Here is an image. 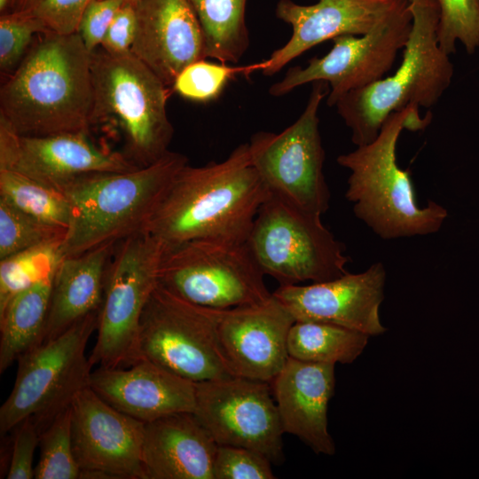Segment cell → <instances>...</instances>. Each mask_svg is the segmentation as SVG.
<instances>
[{
	"instance_id": "obj_35",
	"label": "cell",
	"mask_w": 479,
	"mask_h": 479,
	"mask_svg": "<svg viewBox=\"0 0 479 479\" xmlns=\"http://www.w3.org/2000/svg\"><path fill=\"white\" fill-rule=\"evenodd\" d=\"M271 460L263 454L240 446L217 445L214 479H273Z\"/></svg>"
},
{
	"instance_id": "obj_27",
	"label": "cell",
	"mask_w": 479,
	"mask_h": 479,
	"mask_svg": "<svg viewBox=\"0 0 479 479\" xmlns=\"http://www.w3.org/2000/svg\"><path fill=\"white\" fill-rule=\"evenodd\" d=\"M369 335L335 324L294 321L287 336L288 356L299 360L350 364L363 352Z\"/></svg>"
},
{
	"instance_id": "obj_43",
	"label": "cell",
	"mask_w": 479,
	"mask_h": 479,
	"mask_svg": "<svg viewBox=\"0 0 479 479\" xmlns=\"http://www.w3.org/2000/svg\"><path fill=\"white\" fill-rule=\"evenodd\" d=\"M407 1L409 4H412V3H415V2H420L421 0H405Z\"/></svg>"
},
{
	"instance_id": "obj_10",
	"label": "cell",
	"mask_w": 479,
	"mask_h": 479,
	"mask_svg": "<svg viewBox=\"0 0 479 479\" xmlns=\"http://www.w3.org/2000/svg\"><path fill=\"white\" fill-rule=\"evenodd\" d=\"M165 245L145 231L115 245L106 278L92 366L125 367L137 361L144 309L159 283Z\"/></svg>"
},
{
	"instance_id": "obj_4",
	"label": "cell",
	"mask_w": 479,
	"mask_h": 479,
	"mask_svg": "<svg viewBox=\"0 0 479 479\" xmlns=\"http://www.w3.org/2000/svg\"><path fill=\"white\" fill-rule=\"evenodd\" d=\"M187 164L185 155L169 150L145 167L70 180L61 189L71 206L63 256L117 244L144 231L175 176Z\"/></svg>"
},
{
	"instance_id": "obj_3",
	"label": "cell",
	"mask_w": 479,
	"mask_h": 479,
	"mask_svg": "<svg viewBox=\"0 0 479 479\" xmlns=\"http://www.w3.org/2000/svg\"><path fill=\"white\" fill-rule=\"evenodd\" d=\"M428 122L420 118L418 107L406 106L386 119L374 140L337 157L349 171L345 197L355 216L382 240L436 233L448 216L433 200L419 205L412 172L397 160L401 131L422 130Z\"/></svg>"
},
{
	"instance_id": "obj_19",
	"label": "cell",
	"mask_w": 479,
	"mask_h": 479,
	"mask_svg": "<svg viewBox=\"0 0 479 479\" xmlns=\"http://www.w3.org/2000/svg\"><path fill=\"white\" fill-rule=\"evenodd\" d=\"M405 0H318L311 5L279 0L277 17L292 27L290 39L260 62L271 76L312 47L342 35H362L378 26Z\"/></svg>"
},
{
	"instance_id": "obj_18",
	"label": "cell",
	"mask_w": 479,
	"mask_h": 479,
	"mask_svg": "<svg viewBox=\"0 0 479 479\" xmlns=\"http://www.w3.org/2000/svg\"><path fill=\"white\" fill-rule=\"evenodd\" d=\"M386 269L377 262L360 273H346L310 285H280L272 294L295 321L339 325L370 335L382 334L379 310L384 299Z\"/></svg>"
},
{
	"instance_id": "obj_38",
	"label": "cell",
	"mask_w": 479,
	"mask_h": 479,
	"mask_svg": "<svg viewBox=\"0 0 479 479\" xmlns=\"http://www.w3.org/2000/svg\"><path fill=\"white\" fill-rule=\"evenodd\" d=\"M125 0H92L85 9L77 33L89 51L98 48Z\"/></svg>"
},
{
	"instance_id": "obj_40",
	"label": "cell",
	"mask_w": 479,
	"mask_h": 479,
	"mask_svg": "<svg viewBox=\"0 0 479 479\" xmlns=\"http://www.w3.org/2000/svg\"><path fill=\"white\" fill-rule=\"evenodd\" d=\"M42 1L43 0H14V8L12 12L31 10Z\"/></svg>"
},
{
	"instance_id": "obj_11",
	"label": "cell",
	"mask_w": 479,
	"mask_h": 479,
	"mask_svg": "<svg viewBox=\"0 0 479 479\" xmlns=\"http://www.w3.org/2000/svg\"><path fill=\"white\" fill-rule=\"evenodd\" d=\"M328 88L325 82H312L306 106L294 123L279 133L258 131L248 143L252 163L271 195L319 216L330 204L318 118Z\"/></svg>"
},
{
	"instance_id": "obj_29",
	"label": "cell",
	"mask_w": 479,
	"mask_h": 479,
	"mask_svg": "<svg viewBox=\"0 0 479 479\" xmlns=\"http://www.w3.org/2000/svg\"><path fill=\"white\" fill-rule=\"evenodd\" d=\"M63 242L30 248L0 259V310L20 291L54 273Z\"/></svg>"
},
{
	"instance_id": "obj_25",
	"label": "cell",
	"mask_w": 479,
	"mask_h": 479,
	"mask_svg": "<svg viewBox=\"0 0 479 479\" xmlns=\"http://www.w3.org/2000/svg\"><path fill=\"white\" fill-rule=\"evenodd\" d=\"M53 276L20 291L0 310V373L42 342Z\"/></svg>"
},
{
	"instance_id": "obj_14",
	"label": "cell",
	"mask_w": 479,
	"mask_h": 479,
	"mask_svg": "<svg viewBox=\"0 0 479 479\" xmlns=\"http://www.w3.org/2000/svg\"><path fill=\"white\" fill-rule=\"evenodd\" d=\"M271 383L227 375L195 382L193 414L218 445L283 460L282 429Z\"/></svg>"
},
{
	"instance_id": "obj_15",
	"label": "cell",
	"mask_w": 479,
	"mask_h": 479,
	"mask_svg": "<svg viewBox=\"0 0 479 479\" xmlns=\"http://www.w3.org/2000/svg\"><path fill=\"white\" fill-rule=\"evenodd\" d=\"M72 440L80 479H144V422L110 405L90 387L71 404Z\"/></svg>"
},
{
	"instance_id": "obj_1",
	"label": "cell",
	"mask_w": 479,
	"mask_h": 479,
	"mask_svg": "<svg viewBox=\"0 0 479 479\" xmlns=\"http://www.w3.org/2000/svg\"><path fill=\"white\" fill-rule=\"evenodd\" d=\"M270 195L248 143L241 144L222 161L182 168L144 231L165 247L200 239L247 242Z\"/></svg>"
},
{
	"instance_id": "obj_32",
	"label": "cell",
	"mask_w": 479,
	"mask_h": 479,
	"mask_svg": "<svg viewBox=\"0 0 479 479\" xmlns=\"http://www.w3.org/2000/svg\"><path fill=\"white\" fill-rule=\"evenodd\" d=\"M437 40L448 55L460 42L468 54L479 48V0H436Z\"/></svg>"
},
{
	"instance_id": "obj_21",
	"label": "cell",
	"mask_w": 479,
	"mask_h": 479,
	"mask_svg": "<svg viewBox=\"0 0 479 479\" xmlns=\"http://www.w3.org/2000/svg\"><path fill=\"white\" fill-rule=\"evenodd\" d=\"M90 388L118 411L144 423L193 412L195 382L140 358L125 367L92 370Z\"/></svg>"
},
{
	"instance_id": "obj_28",
	"label": "cell",
	"mask_w": 479,
	"mask_h": 479,
	"mask_svg": "<svg viewBox=\"0 0 479 479\" xmlns=\"http://www.w3.org/2000/svg\"><path fill=\"white\" fill-rule=\"evenodd\" d=\"M0 199L22 212L67 231L71 206L60 192L8 169H0Z\"/></svg>"
},
{
	"instance_id": "obj_8",
	"label": "cell",
	"mask_w": 479,
	"mask_h": 479,
	"mask_svg": "<svg viewBox=\"0 0 479 479\" xmlns=\"http://www.w3.org/2000/svg\"><path fill=\"white\" fill-rule=\"evenodd\" d=\"M247 244L263 274L280 285L324 282L349 272L346 247L321 216L273 195L260 207Z\"/></svg>"
},
{
	"instance_id": "obj_9",
	"label": "cell",
	"mask_w": 479,
	"mask_h": 479,
	"mask_svg": "<svg viewBox=\"0 0 479 479\" xmlns=\"http://www.w3.org/2000/svg\"><path fill=\"white\" fill-rule=\"evenodd\" d=\"M247 242L200 239L165 247L159 284L192 303L230 309L259 304L272 293Z\"/></svg>"
},
{
	"instance_id": "obj_39",
	"label": "cell",
	"mask_w": 479,
	"mask_h": 479,
	"mask_svg": "<svg viewBox=\"0 0 479 479\" xmlns=\"http://www.w3.org/2000/svg\"><path fill=\"white\" fill-rule=\"evenodd\" d=\"M137 30L135 5L124 3L110 24L100 47L111 53L130 51Z\"/></svg>"
},
{
	"instance_id": "obj_2",
	"label": "cell",
	"mask_w": 479,
	"mask_h": 479,
	"mask_svg": "<svg viewBox=\"0 0 479 479\" xmlns=\"http://www.w3.org/2000/svg\"><path fill=\"white\" fill-rule=\"evenodd\" d=\"M90 51L79 34H39L0 89V125L20 136L92 130Z\"/></svg>"
},
{
	"instance_id": "obj_36",
	"label": "cell",
	"mask_w": 479,
	"mask_h": 479,
	"mask_svg": "<svg viewBox=\"0 0 479 479\" xmlns=\"http://www.w3.org/2000/svg\"><path fill=\"white\" fill-rule=\"evenodd\" d=\"M13 430L15 434L5 477L7 479L35 478L33 461L35 451L39 446L40 428L33 419L27 418Z\"/></svg>"
},
{
	"instance_id": "obj_31",
	"label": "cell",
	"mask_w": 479,
	"mask_h": 479,
	"mask_svg": "<svg viewBox=\"0 0 479 479\" xmlns=\"http://www.w3.org/2000/svg\"><path fill=\"white\" fill-rule=\"evenodd\" d=\"M67 230L54 227L0 199V259L39 246L63 242Z\"/></svg>"
},
{
	"instance_id": "obj_24",
	"label": "cell",
	"mask_w": 479,
	"mask_h": 479,
	"mask_svg": "<svg viewBox=\"0 0 479 479\" xmlns=\"http://www.w3.org/2000/svg\"><path fill=\"white\" fill-rule=\"evenodd\" d=\"M115 245L106 244L80 255L62 257L53 276L41 343L54 339L80 319L100 310L107 268Z\"/></svg>"
},
{
	"instance_id": "obj_41",
	"label": "cell",
	"mask_w": 479,
	"mask_h": 479,
	"mask_svg": "<svg viewBox=\"0 0 479 479\" xmlns=\"http://www.w3.org/2000/svg\"><path fill=\"white\" fill-rule=\"evenodd\" d=\"M14 8V0H0V13L5 14L12 12Z\"/></svg>"
},
{
	"instance_id": "obj_7",
	"label": "cell",
	"mask_w": 479,
	"mask_h": 479,
	"mask_svg": "<svg viewBox=\"0 0 479 479\" xmlns=\"http://www.w3.org/2000/svg\"><path fill=\"white\" fill-rule=\"evenodd\" d=\"M99 311L89 314L18 358L14 385L0 408L2 436L27 418L33 419L42 431L71 405L78 392L90 387L93 366L85 350L97 330Z\"/></svg>"
},
{
	"instance_id": "obj_6",
	"label": "cell",
	"mask_w": 479,
	"mask_h": 479,
	"mask_svg": "<svg viewBox=\"0 0 479 479\" xmlns=\"http://www.w3.org/2000/svg\"><path fill=\"white\" fill-rule=\"evenodd\" d=\"M90 59L92 129L117 128L122 152L131 162L154 163L169 151L174 135L167 113L169 88L131 51L111 53L99 46Z\"/></svg>"
},
{
	"instance_id": "obj_20",
	"label": "cell",
	"mask_w": 479,
	"mask_h": 479,
	"mask_svg": "<svg viewBox=\"0 0 479 479\" xmlns=\"http://www.w3.org/2000/svg\"><path fill=\"white\" fill-rule=\"evenodd\" d=\"M130 51L169 89L191 64L206 59L204 37L187 0H138Z\"/></svg>"
},
{
	"instance_id": "obj_13",
	"label": "cell",
	"mask_w": 479,
	"mask_h": 479,
	"mask_svg": "<svg viewBox=\"0 0 479 479\" xmlns=\"http://www.w3.org/2000/svg\"><path fill=\"white\" fill-rule=\"evenodd\" d=\"M412 23L410 4L405 2L370 32L333 39L325 56L310 59L303 67L289 68L269 93L282 97L303 84L325 82L329 87L326 103L334 106L348 92L386 76L407 42Z\"/></svg>"
},
{
	"instance_id": "obj_16",
	"label": "cell",
	"mask_w": 479,
	"mask_h": 479,
	"mask_svg": "<svg viewBox=\"0 0 479 479\" xmlns=\"http://www.w3.org/2000/svg\"><path fill=\"white\" fill-rule=\"evenodd\" d=\"M294 321L273 294L259 304L216 309V346L229 374L271 383L289 357Z\"/></svg>"
},
{
	"instance_id": "obj_5",
	"label": "cell",
	"mask_w": 479,
	"mask_h": 479,
	"mask_svg": "<svg viewBox=\"0 0 479 479\" xmlns=\"http://www.w3.org/2000/svg\"><path fill=\"white\" fill-rule=\"evenodd\" d=\"M409 4L412 23L397 71L348 92L334 106L357 146L374 140L392 113L435 106L452 82L453 66L437 40L436 0Z\"/></svg>"
},
{
	"instance_id": "obj_33",
	"label": "cell",
	"mask_w": 479,
	"mask_h": 479,
	"mask_svg": "<svg viewBox=\"0 0 479 479\" xmlns=\"http://www.w3.org/2000/svg\"><path fill=\"white\" fill-rule=\"evenodd\" d=\"M47 28L31 11L0 16V70L6 77L20 66L35 37Z\"/></svg>"
},
{
	"instance_id": "obj_34",
	"label": "cell",
	"mask_w": 479,
	"mask_h": 479,
	"mask_svg": "<svg viewBox=\"0 0 479 479\" xmlns=\"http://www.w3.org/2000/svg\"><path fill=\"white\" fill-rule=\"evenodd\" d=\"M260 68V63L232 67L225 63L216 64L203 59L185 68L177 77L172 89L187 99L206 102L216 98L227 82L238 73H249Z\"/></svg>"
},
{
	"instance_id": "obj_23",
	"label": "cell",
	"mask_w": 479,
	"mask_h": 479,
	"mask_svg": "<svg viewBox=\"0 0 479 479\" xmlns=\"http://www.w3.org/2000/svg\"><path fill=\"white\" fill-rule=\"evenodd\" d=\"M192 412H178L145 424L144 479H214L217 449Z\"/></svg>"
},
{
	"instance_id": "obj_22",
	"label": "cell",
	"mask_w": 479,
	"mask_h": 479,
	"mask_svg": "<svg viewBox=\"0 0 479 479\" xmlns=\"http://www.w3.org/2000/svg\"><path fill=\"white\" fill-rule=\"evenodd\" d=\"M282 429L318 454L334 455L327 408L334 391V365L289 357L271 382Z\"/></svg>"
},
{
	"instance_id": "obj_42",
	"label": "cell",
	"mask_w": 479,
	"mask_h": 479,
	"mask_svg": "<svg viewBox=\"0 0 479 479\" xmlns=\"http://www.w3.org/2000/svg\"><path fill=\"white\" fill-rule=\"evenodd\" d=\"M137 1L138 0H125L126 3H130V4H132L134 5L137 4Z\"/></svg>"
},
{
	"instance_id": "obj_26",
	"label": "cell",
	"mask_w": 479,
	"mask_h": 479,
	"mask_svg": "<svg viewBox=\"0 0 479 479\" xmlns=\"http://www.w3.org/2000/svg\"><path fill=\"white\" fill-rule=\"evenodd\" d=\"M204 37L206 57L237 63L249 46L247 0H187Z\"/></svg>"
},
{
	"instance_id": "obj_12",
	"label": "cell",
	"mask_w": 479,
	"mask_h": 479,
	"mask_svg": "<svg viewBox=\"0 0 479 479\" xmlns=\"http://www.w3.org/2000/svg\"><path fill=\"white\" fill-rule=\"evenodd\" d=\"M216 309L187 302L158 283L141 317L137 360L193 382L229 374L215 342Z\"/></svg>"
},
{
	"instance_id": "obj_17",
	"label": "cell",
	"mask_w": 479,
	"mask_h": 479,
	"mask_svg": "<svg viewBox=\"0 0 479 479\" xmlns=\"http://www.w3.org/2000/svg\"><path fill=\"white\" fill-rule=\"evenodd\" d=\"M137 168L122 152L96 146L88 133L20 136L0 125V169H12L60 192L82 175Z\"/></svg>"
},
{
	"instance_id": "obj_37",
	"label": "cell",
	"mask_w": 479,
	"mask_h": 479,
	"mask_svg": "<svg viewBox=\"0 0 479 479\" xmlns=\"http://www.w3.org/2000/svg\"><path fill=\"white\" fill-rule=\"evenodd\" d=\"M92 0H43L31 11L48 31L70 35L77 32L80 20Z\"/></svg>"
},
{
	"instance_id": "obj_30",
	"label": "cell",
	"mask_w": 479,
	"mask_h": 479,
	"mask_svg": "<svg viewBox=\"0 0 479 479\" xmlns=\"http://www.w3.org/2000/svg\"><path fill=\"white\" fill-rule=\"evenodd\" d=\"M35 479H80L73 450L71 405L41 431Z\"/></svg>"
}]
</instances>
